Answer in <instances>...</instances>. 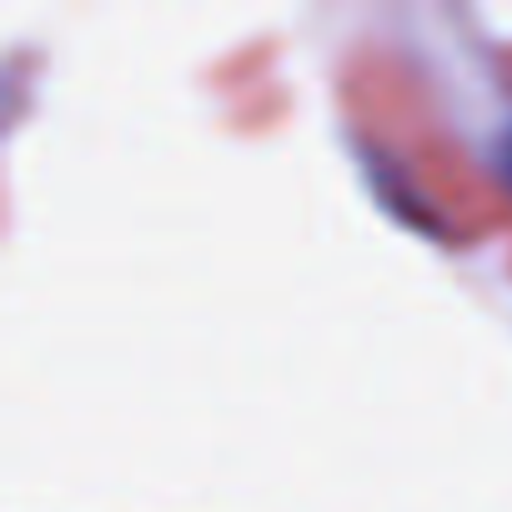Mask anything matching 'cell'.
Here are the masks:
<instances>
[{"label": "cell", "mask_w": 512, "mask_h": 512, "mask_svg": "<svg viewBox=\"0 0 512 512\" xmlns=\"http://www.w3.org/2000/svg\"><path fill=\"white\" fill-rule=\"evenodd\" d=\"M507 171H512V136H507Z\"/></svg>", "instance_id": "1"}]
</instances>
